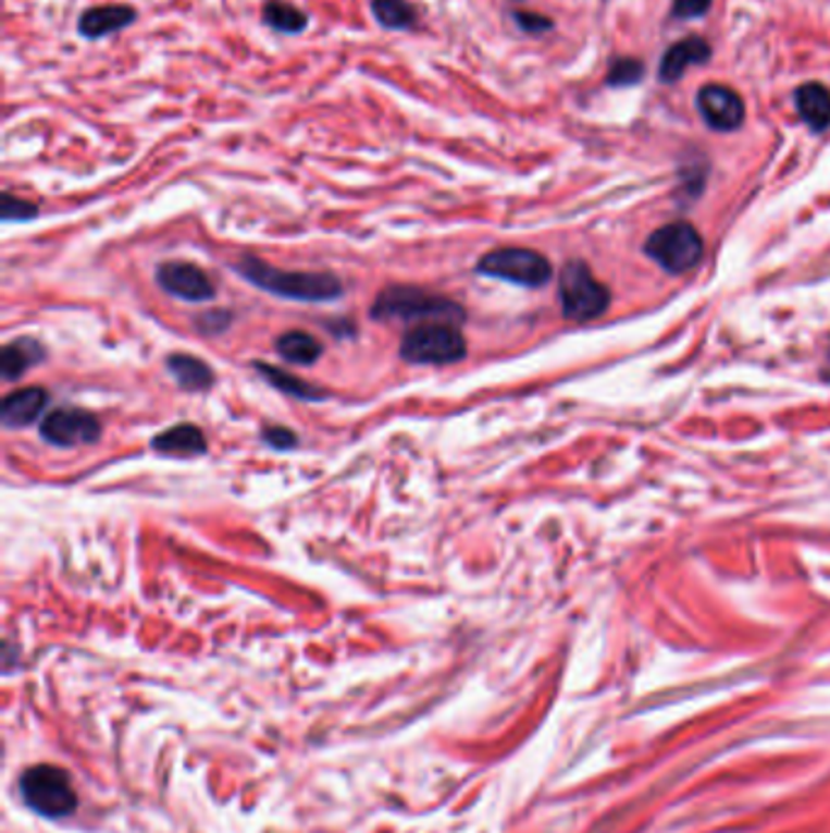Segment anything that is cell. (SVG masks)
Here are the masks:
<instances>
[{
  "label": "cell",
  "mask_w": 830,
  "mask_h": 833,
  "mask_svg": "<svg viewBox=\"0 0 830 833\" xmlns=\"http://www.w3.org/2000/svg\"><path fill=\"white\" fill-rule=\"evenodd\" d=\"M511 17H515V23L521 33H527V35H543V33H548V29H553V20L546 15H541V13L517 10V13H511Z\"/></svg>",
  "instance_id": "cb8c5ba5"
},
{
  "label": "cell",
  "mask_w": 830,
  "mask_h": 833,
  "mask_svg": "<svg viewBox=\"0 0 830 833\" xmlns=\"http://www.w3.org/2000/svg\"><path fill=\"white\" fill-rule=\"evenodd\" d=\"M45 358V346L35 342V339H17V342H10L3 346L0 352V373H3L5 380H17L20 376H25L29 368L39 364Z\"/></svg>",
  "instance_id": "2e32d148"
},
{
  "label": "cell",
  "mask_w": 830,
  "mask_h": 833,
  "mask_svg": "<svg viewBox=\"0 0 830 833\" xmlns=\"http://www.w3.org/2000/svg\"><path fill=\"white\" fill-rule=\"evenodd\" d=\"M261 17L263 25L278 35H302L310 27V15L288 0H265Z\"/></svg>",
  "instance_id": "ac0fdd59"
},
{
  "label": "cell",
  "mask_w": 830,
  "mask_h": 833,
  "mask_svg": "<svg viewBox=\"0 0 830 833\" xmlns=\"http://www.w3.org/2000/svg\"><path fill=\"white\" fill-rule=\"evenodd\" d=\"M100 421L94 413L78 407H61L49 413L39 421V434L45 441L54 446H78V444H96L100 439Z\"/></svg>",
  "instance_id": "ba28073f"
},
{
  "label": "cell",
  "mask_w": 830,
  "mask_h": 833,
  "mask_svg": "<svg viewBox=\"0 0 830 833\" xmlns=\"http://www.w3.org/2000/svg\"><path fill=\"white\" fill-rule=\"evenodd\" d=\"M711 57V47L702 37H686L672 45L660 61V78L665 84H674L684 76V71L696 64H706Z\"/></svg>",
  "instance_id": "4fadbf2b"
},
{
  "label": "cell",
  "mask_w": 830,
  "mask_h": 833,
  "mask_svg": "<svg viewBox=\"0 0 830 833\" xmlns=\"http://www.w3.org/2000/svg\"><path fill=\"white\" fill-rule=\"evenodd\" d=\"M157 283L173 297L186 303L212 301L218 287L200 266L188 261H163L157 266Z\"/></svg>",
  "instance_id": "9c48e42d"
},
{
  "label": "cell",
  "mask_w": 830,
  "mask_h": 833,
  "mask_svg": "<svg viewBox=\"0 0 830 833\" xmlns=\"http://www.w3.org/2000/svg\"><path fill=\"white\" fill-rule=\"evenodd\" d=\"M244 281L261 287L265 293L288 297L297 303H330L344 293V285L334 273L324 271H283L253 256L234 266Z\"/></svg>",
  "instance_id": "6da1fadb"
},
{
  "label": "cell",
  "mask_w": 830,
  "mask_h": 833,
  "mask_svg": "<svg viewBox=\"0 0 830 833\" xmlns=\"http://www.w3.org/2000/svg\"><path fill=\"white\" fill-rule=\"evenodd\" d=\"M261 437H263L265 444L273 446V449H278V451H288V449L297 446V434H295V431L285 429V427H278V425L265 427L261 431Z\"/></svg>",
  "instance_id": "d4e9b609"
},
{
  "label": "cell",
  "mask_w": 830,
  "mask_h": 833,
  "mask_svg": "<svg viewBox=\"0 0 830 833\" xmlns=\"http://www.w3.org/2000/svg\"><path fill=\"white\" fill-rule=\"evenodd\" d=\"M796 110L798 115L814 132H823L830 127V90L821 84H804L796 90Z\"/></svg>",
  "instance_id": "e0dca14e"
},
{
  "label": "cell",
  "mask_w": 830,
  "mask_h": 833,
  "mask_svg": "<svg viewBox=\"0 0 830 833\" xmlns=\"http://www.w3.org/2000/svg\"><path fill=\"white\" fill-rule=\"evenodd\" d=\"M515 3H521V0H515Z\"/></svg>",
  "instance_id": "83f0119b"
},
{
  "label": "cell",
  "mask_w": 830,
  "mask_h": 833,
  "mask_svg": "<svg viewBox=\"0 0 830 833\" xmlns=\"http://www.w3.org/2000/svg\"><path fill=\"white\" fill-rule=\"evenodd\" d=\"M49 405V393L39 385H27L13 390L0 405V419L5 427H29L42 417V413Z\"/></svg>",
  "instance_id": "7c38bea8"
},
{
  "label": "cell",
  "mask_w": 830,
  "mask_h": 833,
  "mask_svg": "<svg viewBox=\"0 0 830 833\" xmlns=\"http://www.w3.org/2000/svg\"><path fill=\"white\" fill-rule=\"evenodd\" d=\"M373 320H399V322H450L460 324L466 317V310L450 297L429 293L424 287L414 285H387L377 293L371 307Z\"/></svg>",
  "instance_id": "7a4b0ae2"
},
{
  "label": "cell",
  "mask_w": 830,
  "mask_h": 833,
  "mask_svg": "<svg viewBox=\"0 0 830 833\" xmlns=\"http://www.w3.org/2000/svg\"><path fill=\"white\" fill-rule=\"evenodd\" d=\"M645 254L668 273H686L699 264L704 254V240L694 224L670 222L648 236Z\"/></svg>",
  "instance_id": "52a82bcc"
},
{
  "label": "cell",
  "mask_w": 830,
  "mask_h": 833,
  "mask_svg": "<svg viewBox=\"0 0 830 833\" xmlns=\"http://www.w3.org/2000/svg\"><path fill=\"white\" fill-rule=\"evenodd\" d=\"M39 215V208L35 203L15 198L13 193H3V203H0V218L3 222H29Z\"/></svg>",
  "instance_id": "7402d4cb"
},
{
  "label": "cell",
  "mask_w": 830,
  "mask_h": 833,
  "mask_svg": "<svg viewBox=\"0 0 830 833\" xmlns=\"http://www.w3.org/2000/svg\"><path fill=\"white\" fill-rule=\"evenodd\" d=\"M645 69L639 59H617L609 69V84L611 86H633L641 84Z\"/></svg>",
  "instance_id": "603a6c76"
},
{
  "label": "cell",
  "mask_w": 830,
  "mask_h": 833,
  "mask_svg": "<svg viewBox=\"0 0 830 833\" xmlns=\"http://www.w3.org/2000/svg\"><path fill=\"white\" fill-rule=\"evenodd\" d=\"M478 273L499 278V281L524 285V287H541L553 278V266L546 256L524 249V246H501V249L487 252L478 261Z\"/></svg>",
  "instance_id": "8992f818"
},
{
  "label": "cell",
  "mask_w": 830,
  "mask_h": 833,
  "mask_svg": "<svg viewBox=\"0 0 830 833\" xmlns=\"http://www.w3.org/2000/svg\"><path fill=\"white\" fill-rule=\"evenodd\" d=\"M696 108H699L706 125L716 132H733L745 120L743 98L733 88L721 84L704 86L696 96Z\"/></svg>",
  "instance_id": "30bf717a"
},
{
  "label": "cell",
  "mask_w": 830,
  "mask_h": 833,
  "mask_svg": "<svg viewBox=\"0 0 830 833\" xmlns=\"http://www.w3.org/2000/svg\"><path fill=\"white\" fill-rule=\"evenodd\" d=\"M253 368L265 378V383H271L275 390H281V393H285V395L297 397V400H324L326 397L322 388L305 383V380L295 378L293 373H288V370H283L278 366L253 364Z\"/></svg>",
  "instance_id": "44dd1931"
},
{
  "label": "cell",
  "mask_w": 830,
  "mask_h": 833,
  "mask_svg": "<svg viewBox=\"0 0 830 833\" xmlns=\"http://www.w3.org/2000/svg\"><path fill=\"white\" fill-rule=\"evenodd\" d=\"M711 3H714V0H674L672 15L680 17V20L699 17V15L706 13V10L711 8Z\"/></svg>",
  "instance_id": "484cf974"
},
{
  "label": "cell",
  "mask_w": 830,
  "mask_h": 833,
  "mask_svg": "<svg viewBox=\"0 0 830 833\" xmlns=\"http://www.w3.org/2000/svg\"><path fill=\"white\" fill-rule=\"evenodd\" d=\"M137 23V10L125 3H110V5H96L88 8L78 17V35L96 42V39H106L115 33H122Z\"/></svg>",
  "instance_id": "8fae6325"
},
{
  "label": "cell",
  "mask_w": 830,
  "mask_h": 833,
  "mask_svg": "<svg viewBox=\"0 0 830 833\" xmlns=\"http://www.w3.org/2000/svg\"><path fill=\"white\" fill-rule=\"evenodd\" d=\"M151 449L159 451L163 456H176V458H193L202 456L208 451V441H205L202 429L196 425H176L161 434L153 437Z\"/></svg>",
  "instance_id": "5bb4252c"
},
{
  "label": "cell",
  "mask_w": 830,
  "mask_h": 833,
  "mask_svg": "<svg viewBox=\"0 0 830 833\" xmlns=\"http://www.w3.org/2000/svg\"><path fill=\"white\" fill-rule=\"evenodd\" d=\"M468 354L466 336L458 324L424 322L405 334L399 344V356L417 366H448L458 364Z\"/></svg>",
  "instance_id": "277c9868"
},
{
  "label": "cell",
  "mask_w": 830,
  "mask_h": 833,
  "mask_svg": "<svg viewBox=\"0 0 830 833\" xmlns=\"http://www.w3.org/2000/svg\"><path fill=\"white\" fill-rule=\"evenodd\" d=\"M558 295L562 315L572 322H590L607 313L611 303L609 287L592 275L585 261H568L558 275Z\"/></svg>",
  "instance_id": "5b68a950"
},
{
  "label": "cell",
  "mask_w": 830,
  "mask_h": 833,
  "mask_svg": "<svg viewBox=\"0 0 830 833\" xmlns=\"http://www.w3.org/2000/svg\"><path fill=\"white\" fill-rule=\"evenodd\" d=\"M224 317H230V313H205L200 320H198V327L202 329L205 334H218V332H224L230 324L227 322H218V320H224Z\"/></svg>",
  "instance_id": "4316f807"
},
{
  "label": "cell",
  "mask_w": 830,
  "mask_h": 833,
  "mask_svg": "<svg viewBox=\"0 0 830 833\" xmlns=\"http://www.w3.org/2000/svg\"><path fill=\"white\" fill-rule=\"evenodd\" d=\"M275 352L281 354L288 364L295 366H312L317 358L324 354V346L317 336L310 332H302V329H293V332H285L278 339H275Z\"/></svg>",
  "instance_id": "d6986e66"
},
{
  "label": "cell",
  "mask_w": 830,
  "mask_h": 833,
  "mask_svg": "<svg viewBox=\"0 0 830 833\" xmlns=\"http://www.w3.org/2000/svg\"><path fill=\"white\" fill-rule=\"evenodd\" d=\"M375 23L391 33H407L419 25V13L409 0H371Z\"/></svg>",
  "instance_id": "ffe728a7"
},
{
  "label": "cell",
  "mask_w": 830,
  "mask_h": 833,
  "mask_svg": "<svg viewBox=\"0 0 830 833\" xmlns=\"http://www.w3.org/2000/svg\"><path fill=\"white\" fill-rule=\"evenodd\" d=\"M20 795L25 805L47 819H64L78 807V795L64 768L39 763L20 777Z\"/></svg>",
  "instance_id": "3957f363"
},
{
  "label": "cell",
  "mask_w": 830,
  "mask_h": 833,
  "mask_svg": "<svg viewBox=\"0 0 830 833\" xmlns=\"http://www.w3.org/2000/svg\"><path fill=\"white\" fill-rule=\"evenodd\" d=\"M166 368L183 390H193V393L210 390L214 383L212 368L193 354H169Z\"/></svg>",
  "instance_id": "9a60e30c"
}]
</instances>
